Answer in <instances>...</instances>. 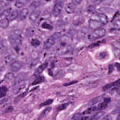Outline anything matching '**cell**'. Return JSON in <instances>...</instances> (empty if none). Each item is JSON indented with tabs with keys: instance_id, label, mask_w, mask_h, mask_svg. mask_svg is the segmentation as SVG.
<instances>
[{
	"instance_id": "cell-1",
	"label": "cell",
	"mask_w": 120,
	"mask_h": 120,
	"mask_svg": "<svg viewBox=\"0 0 120 120\" xmlns=\"http://www.w3.org/2000/svg\"><path fill=\"white\" fill-rule=\"evenodd\" d=\"M8 41L15 48H17L22 43L23 39L21 32L19 30H15L12 32L8 37Z\"/></svg>"
},
{
	"instance_id": "cell-2",
	"label": "cell",
	"mask_w": 120,
	"mask_h": 120,
	"mask_svg": "<svg viewBox=\"0 0 120 120\" xmlns=\"http://www.w3.org/2000/svg\"><path fill=\"white\" fill-rule=\"evenodd\" d=\"M106 33V30L104 28L101 27L94 30L88 35V39L91 41H96L104 37Z\"/></svg>"
},
{
	"instance_id": "cell-3",
	"label": "cell",
	"mask_w": 120,
	"mask_h": 120,
	"mask_svg": "<svg viewBox=\"0 0 120 120\" xmlns=\"http://www.w3.org/2000/svg\"><path fill=\"white\" fill-rule=\"evenodd\" d=\"M27 74L25 73L22 72L19 73L17 77H15L13 82L12 87L14 90L18 89L24 85V83L26 80Z\"/></svg>"
},
{
	"instance_id": "cell-4",
	"label": "cell",
	"mask_w": 120,
	"mask_h": 120,
	"mask_svg": "<svg viewBox=\"0 0 120 120\" xmlns=\"http://www.w3.org/2000/svg\"><path fill=\"white\" fill-rule=\"evenodd\" d=\"M60 35L59 33H56L49 37L44 43L43 46L44 49L47 50L50 48L55 44Z\"/></svg>"
},
{
	"instance_id": "cell-5",
	"label": "cell",
	"mask_w": 120,
	"mask_h": 120,
	"mask_svg": "<svg viewBox=\"0 0 120 120\" xmlns=\"http://www.w3.org/2000/svg\"><path fill=\"white\" fill-rule=\"evenodd\" d=\"M23 66L22 62L19 60H15L11 62L9 66V68L12 72H16L20 70Z\"/></svg>"
},
{
	"instance_id": "cell-6",
	"label": "cell",
	"mask_w": 120,
	"mask_h": 120,
	"mask_svg": "<svg viewBox=\"0 0 120 120\" xmlns=\"http://www.w3.org/2000/svg\"><path fill=\"white\" fill-rule=\"evenodd\" d=\"M89 25L90 28L94 30L101 28L104 25L99 20H98L92 18L90 19L89 20Z\"/></svg>"
},
{
	"instance_id": "cell-7",
	"label": "cell",
	"mask_w": 120,
	"mask_h": 120,
	"mask_svg": "<svg viewBox=\"0 0 120 120\" xmlns=\"http://www.w3.org/2000/svg\"><path fill=\"white\" fill-rule=\"evenodd\" d=\"M63 5L58 3H56L52 10V14L54 17L58 16L61 13Z\"/></svg>"
},
{
	"instance_id": "cell-8",
	"label": "cell",
	"mask_w": 120,
	"mask_h": 120,
	"mask_svg": "<svg viewBox=\"0 0 120 120\" xmlns=\"http://www.w3.org/2000/svg\"><path fill=\"white\" fill-rule=\"evenodd\" d=\"M48 63H45L41 64L36 69L35 71L34 75L35 76H37L39 75L43 71L48 67Z\"/></svg>"
},
{
	"instance_id": "cell-9",
	"label": "cell",
	"mask_w": 120,
	"mask_h": 120,
	"mask_svg": "<svg viewBox=\"0 0 120 120\" xmlns=\"http://www.w3.org/2000/svg\"><path fill=\"white\" fill-rule=\"evenodd\" d=\"M76 5L71 2L66 4L65 7L66 12L68 14H72L74 13L76 10Z\"/></svg>"
},
{
	"instance_id": "cell-10",
	"label": "cell",
	"mask_w": 120,
	"mask_h": 120,
	"mask_svg": "<svg viewBox=\"0 0 120 120\" xmlns=\"http://www.w3.org/2000/svg\"><path fill=\"white\" fill-rule=\"evenodd\" d=\"M41 11L39 10H34L31 13L29 16L30 20L32 22H35L37 20L40 16Z\"/></svg>"
},
{
	"instance_id": "cell-11",
	"label": "cell",
	"mask_w": 120,
	"mask_h": 120,
	"mask_svg": "<svg viewBox=\"0 0 120 120\" xmlns=\"http://www.w3.org/2000/svg\"><path fill=\"white\" fill-rule=\"evenodd\" d=\"M71 120H91V117L84 116L81 113H77L73 116Z\"/></svg>"
},
{
	"instance_id": "cell-12",
	"label": "cell",
	"mask_w": 120,
	"mask_h": 120,
	"mask_svg": "<svg viewBox=\"0 0 120 120\" xmlns=\"http://www.w3.org/2000/svg\"><path fill=\"white\" fill-rule=\"evenodd\" d=\"M99 20L104 25H105L108 22V18L107 15L103 13H98L97 15Z\"/></svg>"
},
{
	"instance_id": "cell-13",
	"label": "cell",
	"mask_w": 120,
	"mask_h": 120,
	"mask_svg": "<svg viewBox=\"0 0 120 120\" xmlns=\"http://www.w3.org/2000/svg\"><path fill=\"white\" fill-rule=\"evenodd\" d=\"M29 14V10L27 8H24L22 9L20 12L19 19L20 20L25 19Z\"/></svg>"
},
{
	"instance_id": "cell-14",
	"label": "cell",
	"mask_w": 120,
	"mask_h": 120,
	"mask_svg": "<svg viewBox=\"0 0 120 120\" xmlns=\"http://www.w3.org/2000/svg\"><path fill=\"white\" fill-rule=\"evenodd\" d=\"M120 80L119 79L118 80L115 81V82H111V83L105 85L103 87V90L104 91H107V90H108L109 89H111L112 87H115L116 86L120 85Z\"/></svg>"
},
{
	"instance_id": "cell-15",
	"label": "cell",
	"mask_w": 120,
	"mask_h": 120,
	"mask_svg": "<svg viewBox=\"0 0 120 120\" xmlns=\"http://www.w3.org/2000/svg\"><path fill=\"white\" fill-rule=\"evenodd\" d=\"M104 95H102L94 98L89 102V105L90 106H92L95 104H96L97 103H98L99 101H101L104 98Z\"/></svg>"
},
{
	"instance_id": "cell-16",
	"label": "cell",
	"mask_w": 120,
	"mask_h": 120,
	"mask_svg": "<svg viewBox=\"0 0 120 120\" xmlns=\"http://www.w3.org/2000/svg\"><path fill=\"white\" fill-rule=\"evenodd\" d=\"M51 107H48L46 108L40 114V115L38 117V120H41L43 119L45 117L48 113L50 112L51 110Z\"/></svg>"
},
{
	"instance_id": "cell-17",
	"label": "cell",
	"mask_w": 120,
	"mask_h": 120,
	"mask_svg": "<svg viewBox=\"0 0 120 120\" xmlns=\"http://www.w3.org/2000/svg\"><path fill=\"white\" fill-rule=\"evenodd\" d=\"M8 44L5 40L0 41V53H3L8 49Z\"/></svg>"
},
{
	"instance_id": "cell-18",
	"label": "cell",
	"mask_w": 120,
	"mask_h": 120,
	"mask_svg": "<svg viewBox=\"0 0 120 120\" xmlns=\"http://www.w3.org/2000/svg\"><path fill=\"white\" fill-rule=\"evenodd\" d=\"M9 24V20L7 18H3L0 20V27L5 29L8 27Z\"/></svg>"
},
{
	"instance_id": "cell-19",
	"label": "cell",
	"mask_w": 120,
	"mask_h": 120,
	"mask_svg": "<svg viewBox=\"0 0 120 120\" xmlns=\"http://www.w3.org/2000/svg\"><path fill=\"white\" fill-rule=\"evenodd\" d=\"M15 77L14 73L12 72H9L8 73L5 75L4 78L6 82H13Z\"/></svg>"
},
{
	"instance_id": "cell-20",
	"label": "cell",
	"mask_w": 120,
	"mask_h": 120,
	"mask_svg": "<svg viewBox=\"0 0 120 120\" xmlns=\"http://www.w3.org/2000/svg\"><path fill=\"white\" fill-rule=\"evenodd\" d=\"M29 0H17L15 3V6L17 8H22L27 4Z\"/></svg>"
},
{
	"instance_id": "cell-21",
	"label": "cell",
	"mask_w": 120,
	"mask_h": 120,
	"mask_svg": "<svg viewBox=\"0 0 120 120\" xmlns=\"http://www.w3.org/2000/svg\"><path fill=\"white\" fill-rule=\"evenodd\" d=\"M97 110L96 106H91L85 110L82 113L83 115H88L92 114V113L95 112Z\"/></svg>"
},
{
	"instance_id": "cell-22",
	"label": "cell",
	"mask_w": 120,
	"mask_h": 120,
	"mask_svg": "<svg viewBox=\"0 0 120 120\" xmlns=\"http://www.w3.org/2000/svg\"><path fill=\"white\" fill-rule=\"evenodd\" d=\"M44 78L42 76H37L36 79L34 80V82H32V85H35L39 84L42 82H43L44 81Z\"/></svg>"
},
{
	"instance_id": "cell-23",
	"label": "cell",
	"mask_w": 120,
	"mask_h": 120,
	"mask_svg": "<svg viewBox=\"0 0 120 120\" xmlns=\"http://www.w3.org/2000/svg\"><path fill=\"white\" fill-rule=\"evenodd\" d=\"M18 16V13L16 10L13 11L11 12L8 16V19L10 21L15 20Z\"/></svg>"
},
{
	"instance_id": "cell-24",
	"label": "cell",
	"mask_w": 120,
	"mask_h": 120,
	"mask_svg": "<svg viewBox=\"0 0 120 120\" xmlns=\"http://www.w3.org/2000/svg\"><path fill=\"white\" fill-rule=\"evenodd\" d=\"M88 32V29L86 27H82L80 29L78 32V36L81 37L85 36L86 34Z\"/></svg>"
},
{
	"instance_id": "cell-25",
	"label": "cell",
	"mask_w": 120,
	"mask_h": 120,
	"mask_svg": "<svg viewBox=\"0 0 120 120\" xmlns=\"http://www.w3.org/2000/svg\"><path fill=\"white\" fill-rule=\"evenodd\" d=\"M103 112L102 111L98 112L94 114L93 116H91V120H97L99 119L103 115Z\"/></svg>"
},
{
	"instance_id": "cell-26",
	"label": "cell",
	"mask_w": 120,
	"mask_h": 120,
	"mask_svg": "<svg viewBox=\"0 0 120 120\" xmlns=\"http://www.w3.org/2000/svg\"><path fill=\"white\" fill-rule=\"evenodd\" d=\"M70 104V102H68V103H65L61 104L57 107L56 108V111L58 112H59V111L65 110L69 106Z\"/></svg>"
},
{
	"instance_id": "cell-27",
	"label": "cell",
	"mask_w": 120,
	"mask_h": 120,
	"mask_svg": "<svg viewBox=\"0 0 120 120\" xmlns=\"http://www.w3.org/2000/svg\"><path fill=\"white\" fill-rule=\"evenodd\" d=\"M11 8H8L7 9H5L2 12V14H1V17H2L3 18H7L10 15V14L11 13Z\"/></svg>"
},
{
	"instance_id": "cell-28",
	"label": "cell",
	"mask_w": 120,
	"mask_h": 120,
	"mask_svg": "<svg viewBox=\"0 0 120 120\" xmlns=\"http://www.w3.org/2000/svg\"><path fill=\"white\" fill-rule=\"evenodd\" d=\"M108 104L104 102H101L98 105L97 107V110L99 111H102L103 110H105L107 108Z\"/></svg>"
},
{
	"instance_id": "cell-29",
	"label": "cell",
	"mask_w": 120,
	"mask_h": 120,
	"mask_svg": "<svg viewBox=\"0 0 120 120\" xmlns=\"http://www.w3.org/2000/svg\"><path fill=\"white\" fill-rule=\"evenodd\" d=\"M41 27L44 29L49 30H51L53 29V26L46 22H44L42 24Z\"/></svg>"
},
{
	"instance_id": "cell-30",
	"label": "cell",
	"mask_w": 120,
	"mask_h": 120,
	"mask_svg": "<svg viewBox=\"0 0 120 120\" xmlns=\"http://www.w3.org/2000/svg\"><path fill=\"white\" fill-rule=\"evenodd\" d=\"M27 92H24V93H22V94H20V95H19L17 97H16L15 100L14 101V103L15 104H17V103H18L19 101L21 100L22 98H24L25 96H26L27 94Z\"/></svg>"
},
{
	"instance_id": "cell-31",
	"label": "cell",
	"mask_w": 120,
	"mask_h": 120,
	"mask_svg": "<svg viewBox=\"0 0 120 120\" xmlns=\"http://www.w3.org/2000/svg\"><path fill=\"white\" fill-rule=\"evenodd\" d=\"M40 3L38 1H34L32 2L29 6L31 9L35 10L40 6Z\"/></svg>"
},
{
	"instance_id": "cell-32",
	"label": "cell",
	"mask_w": 120,
	"mask_h": 120,
	"mask_svg": "<svg viewBox=\"0 0 120 120\" xmlns=\"http://www.w3.org/2000/svg\"><path fill=\"white\" fill-rule=\"evenodd\" d=\"M31 44L33 47L37 48L41 44V41L37 39H33L31 41Z\"/></svg>"
},
{
	"instance_id": "cell-33",
	"label": "cell",
	"mask_w": 120,
	"mask_h": 120,
	"mask_svg": "<svg viewBox=\"0 0 120 120\" xmlns=\"http://www.w3.org/2000/svg\"><path fill=\"white\" fill-rule=\"evenodd\" d=\"M34 33V31L32 27H29L27 29L26 31V34L27 36H32Z\"/></svg>"
},
{
	"instance_id": "cell-34",
	"label": "cell",
	"mask_w": 120,
	"mask_h": 120,
	"mask_svg": "<svg viewBox=\"0 0 120 120\" xmlns=\"http://www.w3.org/2000/svg\"><path fill=\"white\" fill-rule=\"evenodd\" d=\"M53 102V100L51 99H49L46 101L40 104V106L43 107V106H46L49 105L51 104Z\"/></svg>"
},
{
	"instance_id": "cell-35",
	"label": "cell",
	"mask_w": 120,
	"mask_h": 120,
	"mask_svg": "<svg viewBox=\"0 0 120 120\" xmlns=\"http://www.w3.org/2000/svg\"><path fill=\"white\" fill-rule=\"evenodd\" d=\"M15 59V57L12 55H8L6 57L5 59V61L6 63H8L11 62L12 61Z\"/></svg>"
},
{
	"instance_id": "cell-36",
	"label": "cell",
	"mask_w": 120,
	"mask_h": 120,
	"mask_svg": "<svg viewBox=\"0 0 120 120\" xmlns=\"http://www.w3.org/2000/svg\"><path fill=\"white\" fill-rule=\"evenodd\" d=\"M10 2V0H0V5L2 7H6L8 5Z\"/></svg>"
},
{
	"instance_id": "cell-37",
	"label": "cell",
	"mask_w": 120,
	"mask_h": 120,
	"mask_svg": "<svg viewBox=\"0 0 120 120\" xmlns=\"http://www.w3.org/2000/svg\"><path fill=\"white\" fill-rule=\"evenodd\" d=\"M96 8L95 6L92 5H90L87 7L86 11L89 13H92L95 11Z\"/></svg>"
},
{
	"instance_id": "cell-38",
	"label": "cell",
	"mask_w": 120,
	"mask_h": 120,
	"mask_svg": "<svg viewBox=\"0 0 120 120\" xmlns=\"http://www.w3.org/2000/svg\"><path fill=\"white\" fill-rule=\"evenodd\" d=\"M8 89L7 87L5 85H3L0 87V94H6L8 91Z\"/></svg>"
},
{
	"instance_id": "cell-39",
	"label": "cell",
	"mask_w": 120,
	"mask_h": 120,
	"mask_svg": "<svg viewBox=\"0 0 120 120\" xmlns=\"http://www.w3.org/2000/svg\"><path fill=\"white\" fill-rule=\"evenodd\" d=\"M13 110H14V109H13L12 106H8L5 109V113H6L12 112L13 111Z\"/></svg>"
},
{
	"instance_id": "cell-40",
	"label": "cell",
	"mask_w": 120,
	"mask_h": 120,
	"mask_svg": "<svg viewBox=\"0 0 120 120\" xmlns=\"http://www.w3.org/2000/svg\"><path fill=\"white\" fill-rule=\"evenodd\" d=\"M114 0H104L103 2L104 4V5H108L111 4L114 1Z\"/></svg>"
},
{
	"instance_id": "cell-41",
	"label": "cell",
	"mask_w": 120,
	"mask_h": 120,
	"mask_svg": "<svg viewBox=\"0 0 120 120\" xmlns=\"http://www.w3.org/2000/svg\"><path fill=\"white\" fill-rule=\"evenodd\" d=\"M120 113V108H117L114 109L112 112V114L113 115H116L117 114H119Z\"/></svg>"
},
{
	"instance_id": "cell-42",
	"label": "cell",
	"mask_w": 120,
	"mask_h": 120,
	"mask_svg": "<svg viewBox=\"0 0 120 120\" xmlns=\"http://www.w3.org/2000/svg\"><path fill=\"white\" fill-rule=\"evenodd\" d=\"M72 3H73L75 5H79L81 3L82 0H72Z\"/></svg>"
},
{
	"instance_id": "cell-43",
	"label": "cell",
	"mask_w": 120,
	"mask_h": 120,
	"mask_svg": "<svg viewBox=\"0 0 120 120\" xmlns=\"http://www.w3.org/2000/svg\"><path fill=\"white\" fill-rule=\"evenodd\" d=\"M77 81H73L72 82H68V83H65V84H63V86H68L70 85H72L74 84L77 83Z\"/></svg>"
},
{
	"instance_id": "cell-44",
	"label": "cell",
	"mask_w": 120,
	"mask_h": 120,
	"mask_svg": "<svg viewBox=\"0 0 120 120\" xmlns=\"http://www.w3.org/2000/svg\"><path fill=\"white\" fill-rule=\"evenodd\" d=\"M113 70H114L113 66L112 65H110L108 67V73L109 74L111 73L113 71Z\"/></svg>"
},
{
	"instance_id": "cell-45",
	"label": "cell",
	"mask_w": 120,
	"mask_h": 120,
	"mask_svg": "<svg viewBox=\"0 0 120 120\" xmlns=\"http://www.w3.org/2000/svg\"><path fill=\"white\" fill-rule=\"evenodd\" d=\"M104 1V0H94V3L95 5H99L100 4L103 2Z\"/></svg>"
},
{
	"instance_id": "cell-46",
	"label": "cell",
	"mask_w": 120,
	"mask_h": 120,
	"mask_svg": "<svg viewBox=\"0 0 120 120\" xmlns=\"http://www.w3.org/2000/svg\"><path fill=\"white\" fill-rule=\"evenodd\" d=\"M111 101V99L110 98H105L104 99V102L108 104Z\"/></svg>"
},
{
	"instance_id": "cell-47",
	"label": "cell",
	"mask_w": 120,
	"mask_h": 120,
	"mask_svg": "<svg viewBox=\"0 0 120 120\" xmlns=\"http://www.w3.org/2000/svg\"><path fill=\"white\" fill-rule=\"evenodd\" d=\"M99 45V44L98 43H95L92 44H91L89 46V47L90 48H94V47H96V46H98Z\"/></svg>"
},
{
	"instance_id": "cell-48",
	"label": "cell",
	"mask_w": 120,
	"mask_h": 120,
	"mask_svg": "<svg viewBox=\"0 0 120 120\" xmlns=\"http://www.w3.org/2000/svg\"><path fill=\"white\" fill-rule=\"evenodd\" d=\"M65 0H56V3H58L63 5L64 2L65 1Z\"/></svg>"
},
{
	"instance_id": "cell-49",
	"label": "cell",
	"mask_w": 120,
	"mask_h": 120,
	"mask_svg": "<svg viewBox=\"0 0 120 120\" xmlns=\"http://www.w3.org/2000/svg\"><path fill=\"white\" fill-rule=\"evenodd\" d=\"M7 101H8V99H2L1 101H0V105L5 103Z\"/></svg>"
},
{
	"instance_id": "cell-50",
	"label": "cell",
	"mask_w": 120,
	"mask_h": 120,
	"mask_svg": "<svg viewBox=\"0 0 120 120\" xmlns=\"http://www.w3.org/2000/svg\"><path fill=\"white\" fill-rule=\"evenodd\" d=\"M6 94H0V99L5 96Z\"/></svg>"
},
{
	"instance_id": "cell-51",
	"label": "cell",
	"mask_w": 120,
	"mask_h": 120,
	"mask_svg": "<svg viewBox=\"0 0 120 120\" xmlns=\"http://www.w3.org/2000/svg\"><path fill=\"white\" fill-rule=\"evenodd\" d=\"M116 67H117V69H118V71H120V64L118 63H117L116 64Z\"/></svg>"
},
{
	"instance_id": "cell-52",
	"label": "cell",
	"mask_w": 120,
	"mask_h": 120,
	"mask_svg": "<svg viewBox=\"0 0 120 120\" xmlns=\"http://www.w3.org/2000/svg\"><path fill=\"white\" fill-rule=\"evenodd\" d=\"M2 12H3V11H2V10H1V9L0 8V17H1V14H2Z\"/></svg>"
},
{
	"instance_id": "cell-53",
	"label": "cell",
	"mask_w": 120,
	"mask_h": 120,
	"mask_svg": "<svg viewBox=\"0 0 120 120\" xmlns=\"http://www.w3.org/2000/svg\"><path fill=\"white\" fill-rule=\"evenodd\" d=\"M117 120H120V115H119L117 117Z\"/></svg>"
},
{
	"instance_id": "cell-54",
	"label": "cell",
	"mask_w": 120,
	"mask_h": 120,
	"mask_svg": "<svg viewBox=\"0 0 120 120\" xmlns=\"http://www.w3.org/2000/svg\"><path fill=\"white\" fill-rule=\"evenodd\" d=\"M46 1H47V2H49V1H50L51 0H46Z\"/></svg>"
}]
</instances>
